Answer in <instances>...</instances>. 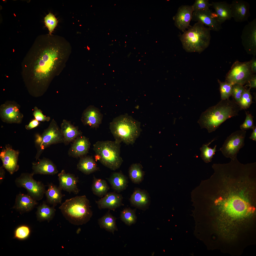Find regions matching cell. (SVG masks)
I'll return each mask as SVG.
<instances>
[{"label":"cell","mask_w":256,"mask_h":256,"mask_svg":"<svg viewBox=\"0 0 256 256\" xmlns=\"http://www.w3.org/2000/svg\"><path fill=\"white\" fill-rule=\"evenodd\" d=\"M240 108L233 99L221 100L201 114L198 123L201 128H206L209 133L215 131L226 120L238 115Z\"/></svg>","instance_id":"cell-1"},{"label":"cell","mask_w":256,"mask_h":256,"mask_svg":"<svg viewBox=\"0 0 256 256\" xmlns=\"http://www.w3.org/2000/svg\"><path fill=\"white\" fill-rule=\"evenodd\" d=\"M86 196H77L65 200L59 207L63 215L70 223L75 225L85 224L90 219L92 212Z\"/></svg>","instance_id":"cell-2"},{"label":"cell","mask_w":256,"mask_h":256,"mask_svg":"<svg viewBox=\"0 0 256 256\" xmlns=\"http://www.w3.org/2000/svg\"><path fill=\"white\" fill-rule=\"evenodd\" d=\"M188 29L179 36L183 48L188 52L201 53L210 44L211 30L199 22Z\"/></svg>","instance_id":"cell-3"},{"label":"cell","mask_w":256,"mask_h":256,"mask_svg":"<svg viewBox=\"0 0 256 256\" xmlns=\"http://www.w3.org/2000/svg\"><path fill=\"white\" fill-rule=\"evenodd\" d=\"M109 128L116 141L127 145L133 144L141 131L140 123L127 114L114 118L110 123Z\"/></svg>","instance_id":"cell-4"},{"label":"cell","mask_w":256,"mask_h":256,"mask_svg":"<svg viewBox=\"0 0 256 256\" xmlns=\"http://www.w3.org/2000/svg\"><path fill=\"white\" fill-rule=\"evenodd\" d=\"M120 144L115 140L98 141L93 145V150L100 157L99 161L103 165L115 170L123 161L120 156Z\"/></svg>","instance_id":"cell-5"},{"label":"cell","mask_w":256,"mask_h":256,"mask_svg":"<svg viewBox=\"0 0 256 256\" xmlns=\"http://www.w3.org/2000/svg\"><path fill=\"white\" fill-rule=\"evenodd\" d=\"M35 142L37 148L35 157L36 160L39 159L41 153L46 148L52 145L64 143L61 129L54 119L52 120L48 127L41 135H36Z\"/></svg>","instance_id":"cell-6"},{"label":"cell","mask_w":256,"mask_h":256,"mask_svg":"<svg viewBox=\"0 0 256 256\" xmlns=\"http://www.w3.org/2000/svg\"><path fill=\"white\" fill-rule=\"evenodd\" d=\"M33 175L32 173H22L16 179L15 182L17 186L24 188L28 194L36 200L39 201L45 193V186L41 182L34 180Z\"/></svg>","instance_id":"cell-7"},{"label":"cell","mask_w":256,"mask_h":256,"mask_svg":"<svg viewBox=\"0 0 256 256\" xmlns=\"http://www.w3.org/2000/svg\"><path fill=\"white\" fill-rule=\"evenodd\" d=\"M250 61L235 62L227 74L225 82L233 85L238 84L243 85L248 82L253 75Z\"/></svg>","instance_id":"cell-8"},{"label":"cell","mask_w":256,"mask_h":256,"mask_svg":"<svg viewBox=\"0 0 256 256\" xmlns=\"http://www.w3.org/2000/svg\"><path fill=\"white\" fill-rule=\"evenodd\" d=\"M246 133V131L241 130L232 133L225 140L219 151L226 158L233 160L237 157L240 150L244 145Z\"/></svg>","instance_id":"cell-9"},{"label":"cell","mask_w":256,"mask_h":256,"mask_svg":"<svg viewBox=\"0 0 256 256\" xmlns=\"http://www.w3.org/2000/svg\"><path fill=\"white\" fill-rule=\"evenodd\" d=\"M0 108V116L3 121L10 123H21L23 115L20 112L18 105L8 101L1 105Z\"/></svg>","instance_id":"cell-10"},{"label":"cell","mask_w":256,"mask_h":256,"mask_svg":"<svg viewBox=\"0 0 256 256\" xmlns=\"http://www.w3.org/2000/svg\"><path fill=\"white\" fill-rule=\"evenodd\" d=\"M246 50L255 54L256 51V18L248 22L244 27L241 36Z\"/></svg>","instance_id":"cell-11"},{"label":"cell","mask_w":256,"mask_h":256,"mask_svg":"<svg viewBox=\"0 0 256 256\" xmlns=\"http://www.w3.org/2000/svg\"><path fill=\"white\" fill-rule=\"evenodd\" d=\"M192 20L200 22L208 26L211 30L219 32L222 29L221 24L218 20L216 13L212 12L210 9L193 11Z\"/></svg>","instance_id":"cell-12"},{"label":"cell","mask_w":256,"mask_h":256,"mask_svg":"<svg viewBox=\"0 0 256 256\" xmlns=\"http://www.w3.org/2000/svg\"><path fill=\"white\" fill-rule=\"evenodd\" d=\"M19 151L13 149L9 145H6L0 152V158L4 168L10 174L17 171L19 168L18 164Z\"/></svg>","instance_id":"cell-13"},{"label":"cell","mask_w":256,"mask_h":256,"mask_svg":"<svg viewBox=\"0 0 256 256\" xmlns=\"http://www.w3.org/2000/svg\"><path fill=\"white\" fill-rule=\"evenodd\" d=\"M230 5L232 18L235 22L241 23L248 21L251 16L248 2L243 0H234Z\"/></svg>","instance_id":"cell-14"},{"label":"cell","mask_w":256,"mask_h":256,"mask_svg":"<svg viewBox=\"0 0 256 256\" xmlns=\"http://www.w3.org/2000/svg\"><path fill=\"white\" fill-rule=\"evenodd\" d=\"M193 10L192 5H182L178 8L173 17L175 25L179 30L184 32L190 26Z\"/></svg>","instance_id":"cell-15"},{"label":"cell","mask_w":256,"mask_h":256,"mask_svg":"<svg viewBox=\"0 0 256 256\" xmlns=\"http://www.w3.org/2000/svg\"><path fill=\"white\" fill-rule=\"evenodd\" d=\"M103 117L102 114L98 108L90 105L83 111L81 120L84 125L96 128L101 123Z\"/></svg>","instance_id":"cell-16"},{"label":"cell","mask_w":256,"mask_h":256,"mask_svg":"<svg viewBox=\"0 0 256 256\" xmlns=\"http://www.w3.org/2000/svg\"><path fill=\"white\" fill-rule=\"evenodd\" d=\"M59 184V188L61 190L72 192L75 194H78L80 190L78 187L77 184L78 178L73 174L67 173L64 170H62L58 175Z\"/></svg>","instance_id":"cell-17"},{"label":"cell","mask_w":256,"mask_h":256,"mask_svg":"<svg viewBox=\"0 0 256 256\" xmlns=\"http://www.w3.org/2000/svg\"><path fill=\"white\" fill-rule=\"evenodd\" d=\"M90 145L88 138L84 136H80L73 142L69 151L68 154L75 158L85 156L88 153Z\"/></svg>","instance_id":"cell-18"},{"label":"cell","mask_w":256,"mask_h":256,"mask_svg":"<svg viewBox=\"0 0 256 256\" xmlns=\"http://www.w3.org/2000/svg\"><path fill=\"white\" fill-rule=\"evenodd\" d=\"M123 197L121 195L114 192L107 193L101 199L96 201L98 208L100 209H107L115 211L123 205Z\"/></svg>","instance_id":"cell-19"},{"label":"cell","mask_w":256,"mask_h":256,"mask_svg":"<svg viewBox=\"0 0 256 256\" xmlns=\"http://www.w3.org/2000/svg\"><path fill=\"white\" fill-rule=\"evenodd\" d=\"M32 163V172L34 174L54 175L58 171L55 165L49 159L44 158Z\"/></svg>","instance_id":"cell-20"},{"label":"cell","mask_w":256,"mask_h":256,"mask_svg":"<svg viewBox=\"0 0 256 256\" xmlns=\"http://www.w3.org/2000/svg\"><path fill=\"white\" fill-rule=\"evenodd\" d=\"M61 130L65 145L73 142L78 137L82 135V133L77 127L66 120H63L61 125Z\"/></svg>","instance_id":"cell-21"},{"label":"cell","mask_w":256,"mask_h":256,"mask_svg":"<svg viewBox=\"0 0 256 256\" xmlns=\"http://www.w3.org/2000/svg\"><path fill=\"white\" fill-rule=\"evenodd\" d=\"M36 201L28 194L20 193L16 196L13 208L21 212H29L37 204Z\"/></svg>","instance_id":"cell-22"},{"label":"cell","mask_w":256,"mask_h":256,"mask_svg":"<svg viewBox=\"0 0 256 256\" xmlns=\"http://www.w3.org/2000/svg\"><path fill=\"white\" fill-rule=\"evenodd\" d=\"M212 6L215 10L219 23L221 24L232 18L230 4L225 1L212 2Z\"/></svg>","instance_id":"cell-23"},{"label":"cell","mask_w":256,"mask_h":256,"mask_svg":"<svg viewBox=\"0 0 256 256\" xmlns=\"http://www.w3.org/2000/svg\"><path fill=\"white\" fill-rule=\"evenodd\" d=\"M130 201L131 205L138 208H142L147 206L150 202V197L147 192L137 188L131 196Z\"/></svg>","instance_id":"cell-24"},{"label":"cell","mask_w":256,"mask_h":256,"mask_svg":"<svg viewBox=\"0 0 256 256\" xmlns=\"http://www.w3.org/2000/svg\"><path fill=\"white\" fill-rule=\"evenodd\" d=\"M78 169L83 173L88 175L98 169L95 160L91 156H84L80 158L77 164Z\"/></svg>","instance_id":"cell-25"},{"label":"cell","mask_w":256,"mask_h":256,"mask_svg":"<svg viewBox=\"0 0 256 256\" xmlns=\"http://www.w3.org/2000/svg\"><path fill=\"white\" fill-rule=\"evenodd\" d=\"M45 194L47 202L55 207L58 204H61L63 197L64 196L61 193V190L58 187L52 183L49 184Z\"/></svg>","instance_id":"cell-26"},{"label":"cell","mask_w":256,"mask_h":256,"mask_svg":"<svg viewBox=\"0 0 256 256\" xmlns=\"http://www.w3.org/2000/svg\"><path fill=\"white\" fill-rule=\"evenodd\" d=\"M108 180L113 188L117 191H122L125 189L127 187L128 179L121 173H114Z\"/></svg>","instance_id":"cell-27"},{"label":"cell","mask_w":256,"mask_h":256,"mask_svg":"<svg viewBox=\"0 0 256 256\" xmlns=\"http://www.w3.org/2000/svg\"><path fill=\"white\" fill-rule=\"evenodd\" d=\"M116 218L109 210L104 216L98 220V223L102 229L114 234L115 231L118 230L116 223Z\"/></svg>","instance_id":"cell-28"},{"label":"cell","mask_w":256,"mask_h":256,"mask_svg":"<svg viewBox=\"0 0 256 256\" xmlns=\"http://www.w3.org/2000/svg\"><path fill=\"white\" fill-rule=\"evenodd\" d=\"M55 211L54 207H50L44 202L37 208L36 212L37 219L40 222L46 221L49 222L54 217Z\"/></svg>","instance_id":"cell-29"},{"label":"cell","mask_w":256,"mask_h":256,"mask_svg":"<svg viewBox=\"0 0 256 256\" xmlns=\"http://www.w3.org/2000/svg\"><path fill=\"white\" fill-rule=\"evenodd\" d=\"M109 189L106 181L105 180L93 177L91 189L93 193L100 197L105 195Z\"/></svg>","instance_id":"cell-30"},{"label":"cell","mask_w":256,"mask_h":256,"mask_svg":"<svg viewBox=\"0 0 256 256\" xmlns=\"http://www.w3.org/2000/svg\"><path fill=\"white\" fill-rule=\"evenodd\" d=\"M129 178L134 183L139 184L143 181L144 174L142 170V167L139 163L132 164L129 168Z\"/></svg>","instance_id":"cell-31"},{"label":"cell","mask_w":256,"mask_h":256,"mask_svg":"<svg viewBox=\"0 0 256 256\" xmlns=\"http://www.w3.org/2000/svg\"><path fill=\"white\" fill-rule=\"evenodd\" d=\"M215 140V138L208 143L203 144L200 148L201 152V157L205 163H208L211 162L213 155L215 154V152L217 151L216 150V145H215L213 149L208 146L213 142Z\"/></svg>","instance_id":"cell-32"},{"label":"cell","mask_w":256,"mask_h":256,"mask_svg":"<svg viewBox=\"0 0 256 256\" xmlns=\"http://www.w3.org/2000/svg\"><path fill=\"white\" fill-rule=\"evenodd\" d=\"M121 220L126 224L130 226L136 222L137 217L134 210L130 208H126L121 212Z\"/></svg>","instance_id":"cell-33"},{"label":"cell","mask_w":256,"mask_h":256,"mask_svg":"<svg viewBox=\"0 0 256 256\" xmlns=\"http://www.w3.org/2000/svg\"><path fill=\"white\" fill-rule=\"evenodd\" d=\"M250 90L249 88L248 89H246L238 103L241 110H245L249 108L253 102Z\"/></svg>","instance_id":"cell-34"},{"label":"cell","mask_w":256,"mask_h":256,"mask_svg":"<svg viewBox=\"0 0 256 256\" xmlns=\"http://www.w3.org/2000/svg\"><path fill=\"white\" fill-rule=\"evenodd\" d=\"M219 85V90L221 100L229 99L231 96L232 85L225 82H222L218 80Z\"/></svg>","instance_id":"cell-35"},{"label":"cell","mask_w":256,"mask_h":256,"mask_svg":"<svg viewBox=\"0 0 256 256\" xmlns=\"http://www.w3.org/2000/svg\"><path fill=\"white\" fill-rule=\"evenodd\" d=\"M245 89L243 85L240 84H235L232 85L231 96L233 100L238 104Z\"/></svg>","instance_id":"cell-36"},{"label":"cell","mask_w":256,"mask_h":256,"mask_svg":"<svg viewBox=\"0 0 256 256\" xmlns=\"http://www.w3.org/2000/svg\"><path fill=\"white\" fill-rule=\"evenodd\" d=\"M44 22L49 30V34L52 35V32L57 26L58 23L57 19L53 14L50 13L45 17Z\"/></svg>","instance_id":"cell-37"},{"label":"cell","mask_w":256,"mask_h":256,"mask_svg":"<svg viewBox=\"0 0 256 256\" xmlns=\"http://www.w3.org/2000/svg\"><path fill=\"white\" fill-rule=\"evenodd\" d=\"M30 230L29 228L23 225L18 227L14 233V238L20 239H23L28 237L29 235Z\"/></svg>","instance_id":"cell-38"},{"label":"cell","mask_w":256,"mask_h":256,"mask_svg":"<svg viewBox=\"0 0 256 256\" xmlns=\"http://www.w3.org/2000/svg\"><path fill=\"white\" fill-rule=\"evenodd\" d=\"M192 6L193 12L208 10L212 5L208 0H196Z\"/></svg>","instance_id":"cell-39"},{"label":"cell","mask_w":256,"mask_h":256,"mask_svg":"<svg viewBox=\"0 0 256 256\" xmlns=\"http://www.w3.org/2000/svg\"><path fill=\"white\" fill-rule=\"evenodd\" d=\"M246 116L245 120L243 123L240 126L241 130L246 131L250 129H252L255 126L254 124L253 120V117L251 114L245 111Z\"/></svg>","instance_id":"cell-40"},{"label":"cell","mask_w":256,"mask_h":256,"mask_svg":"<svg viewBox=\"0 0 256 256\" xmlns=\"http://www.w3.org/2000/svg\"><path fill=\"white\" fill-rule=\"evenodd\" d=\"M33 114L35 119L38 121L48 122L50 120V117L44 115L42 113V111L36 106L34 107Z\"/></svg>","instance_id":"cell-41"},{"label":"cell","mask_w":256,"mask_h":256,"mask_svg":"<svg viewBox=\"0 0 256 256\" xmlns=\"http://www.w3.org/2000/svg\"><path fill=\"white\" fill-rule=\"evenodd\" d=\"M39 123V121L35 119L31 121L28 124L26 125L25 128L27 130H30L38 126Z\"/></svg>","instance_id":"cell-42"},{"label":"cell","mask_w":256,"mask_h":256,"mask_svg":"<svg viewBox=\"0 0 256 256\" xmlns=\"http://www.w3.org/2000/svg\"><path fill=\"white\" fill-rule=\"evenodd\" d=\"M248 84L247 85L249 87L250 89L252 88L256 87V75H253L249 81Z\"/></svg>","instance_id":"cell-43"},{"label":"cell","mask_w":256,"mask_h":256,"mask_svg":"<svg viewBox=\"0 0 256 256\" xmlns=\"http://www.w3.org/2000/svg\"><path fill=\"white\" fill-rule=\"evenodd\" d=\"M250 61V67L252 73H255L256 72V60L253 59Z\"/></svg>","instance_id":"cell-44"},{"label":"cell","mask_w":256,"mask_h":256,"mask_svg":"<svg viewBox=\"0 0 256 256\" xmlns=\"http://www.w3.org/2000/svg\"><path fill=\"white\" fill-rule=\"evenodd\" d=\"M4 167L3 166L0 167V183H1L4 179L5 176V171Z\"/></svg>","instance_id":"cell-45"},{"label":"cell","mask_w":256,"mask_h":256,"mask_svg":"<svg viewBox=\"0 0 256 256\" xmlns=\"http://www.w3.org/2000/svg\"><path fill=\"white\" fill-rule=\"evenodd\" d=\"M253 131L249 138L253 140L256 141V127L252 129Z\"/></svg>","instance_id":"cell-46"}]
</instances>
